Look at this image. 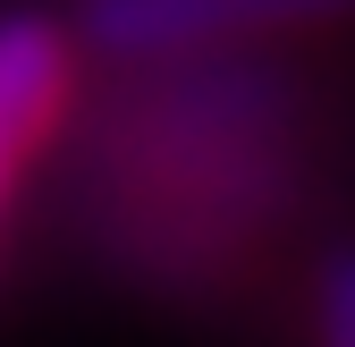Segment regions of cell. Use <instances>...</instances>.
Segmentation results:
<instances>
[{
	"label": "cell",
	"mask_w": 355,
	"mask_h": 347,
	"mask_svg": "<svg viewBox=\"0 0 355 347\" xmlns=\"http://www.w3.org/2000/svg\"><path fill=\"white\" fill-rule=\"evenodd\" d=\"M347 17L355 0H76V34L110 60H187L254 34H322Z\"/></svg>",
	"instance_id": "cell-1"
},
{
	"label": "cell",
	"mask_w": 355,
	"mask_h": 347,
	"mask_svg": "<svg viewBox=\"0 0 355 347\" xmlns=\"http://www.w3.org/2000/svg\"><path fill=\"white\" fill-rule=\"evenodd\" d=\"M68 76H76V51L51 17H0V136L17 153H34L60 127Z\"/></svg>",
	"instance_id": "cell-2"
},
{
	"label": "cell",
	"mask_w": 355,
	"mask_h": 347,
	"mask_svg": "<svg viewBox=\"0 0 355 347\" xmlns=\"http://www.w3.org/2000/svg\"><path fill=\"white\" fill-rule=\"evenodd\" d=\"M313 347H355V246L313 263Z\"/></svg>",
	"instance_id": "cell-3"
},
{
	"label": "cell",
	"mask_w": 355,
	"mask_h": 347,
	"mask_svg": "<svg viewBox=\"0 0 355 347\" xmlns=\"http://www.w3.org/2000/svg\"><path fill=\"white\" fill-rule=\"evenodd\" d=\"M17 161H26V153H17L9 136H0V203H9V178H17Z\"/></svg>",
	"instance_id": "cell-4"
}]
</instances>
